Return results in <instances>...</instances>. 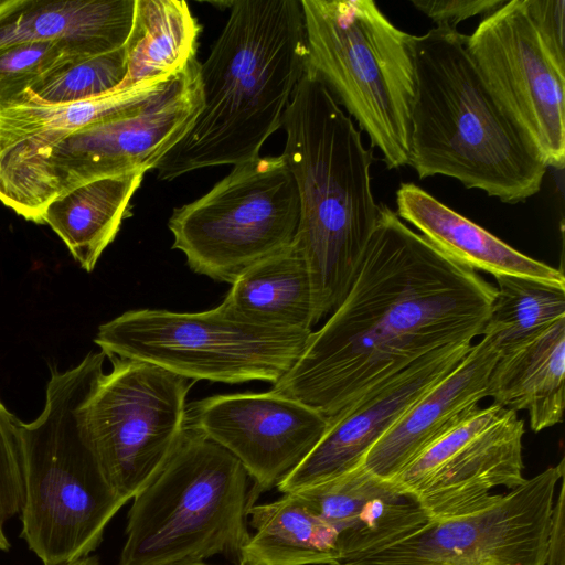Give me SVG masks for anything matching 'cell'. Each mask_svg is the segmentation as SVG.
<instances>
[{
    "label": "cell",
    "mask_w": 565,
    "mask_h": 565,
    "mask_svg": "<svg viewBox=\"0 0 565 565\" xmlns=\"http://www.w3.org/2000/svg\"><path fill=\"white\" fill-rule=\"evenodd\" d=\"M179 565H212V564H207L205 562H196V563H188V564H179Z\"/></svg>",
    "instance_id": "35"
},
{
    "label": "cell",
    "mask_w": 565,
    "mask_h": 565,
    "mask_svg": "<svg viewBox=\"0 0 565 565\" xmlns=\"http://www.w3.org/2000/svg\"><path fill=\"white\" fill-rule=\"evenodd\" d=\"M75 61L79 60L72 57L56 42L0 47V110L13 104L43 76Z\"/></svg>",
    "instance_id": "29"
},
{
    "label": "cell",
    "mask_w": 565,
    "mask_h": 565,
    "mask_svg": "<svg viewBox=\"0 0 565 565\" xmlns=\"http://www.w3.org/2000/svg\"><path fill=\"white\" fill-rule=\"evenodd\" d=\"M564 459L489 508L418 530L356 565H545Z\"/></svg>",
    "instance_id": "13"
},
{
    "label": "cell",
    "mask_w": 565,
    "mask_h": 565,
    "mask_svg": "<svg viewBox=\"0 0 565 565\" xmlns=\"http://www.w3.org/2000/svg\"><path fill=\"white\" fill-rule=\"evenodd\" d=\"M281 153L299 194L294 244L309 270L316 324L349 289L376 225L371 189L372 150L326 85L311 71L298 83L284 114Z\"/></svg>",
    "instance_id": "4"
},
{
    "label": "cell",
    "mask_w": 565,
    "mask_h": 565,
    "mask_svg": "<svg viewBox=\"0 0 565 565\" xmlns=\"http://www.w3.org/2000/svg\"><path fill=\"white\" fill-rule=\"evenodd\" d=\"M136 0H2L0 47L56 42L76 60L126 45Z\"/></svg>",
    "instance_id": "19"
},
{
    "label": "cell",
    "mask_w": 565,
    "mask_h": 565,
    "mask_svg": "<svg viewBox=\"0 0 565 565\" xmlns=\"http://www.w3.org/2000/svg\"><path fill=\"white\" fill-rule=\"evenodd\" d=\"M105 359L102 351L89 352L72 369L52 370L42 413L21 424V537L43 565L89 556L127 503L106 483L84 428L83 407Z\"/></svg>",
    "instance_id": "5"
},
{
    "label": "cell",
    "mask_w": 565,
    "mask_h": 565,
    "mask_svg": "<svg viewBox=\"0 0 565 565\" xmlns=\"http://www.w3.org/2000/svg\"><path fill=\"white\" fill-rule=\"evenodd\" d=\"M487 87L547 167L565 161V65L542 42L524 0L505 1L467 36Z\"/></svg>",
    "instance_id": "14"
},
{
    "label": "cell",
    "mask_w": 565,
    "mask_h": 565,
    "mask_svg": "<svg viewBox=\"0 0 565 565\" xmlns=\"http://www.w3.org/2000/svg\"><path fill=\"white\" fill-rule=\"evenodd\" d=\"M396 215L439 250L472 270L526 277L565 287L562 270L514 249L414 183L396 191Z\"/></svg>",
    "instance_id": "21"
},
{
    "label": "cell",
    "mask_w": 565,
    "mask_h": 565,
    "mask_svg": "<svg viewBox=\"0 0 565 565\" xmlns=\"http://www.w3.org/2000/svg\"><path fill=\"white\" fill-rule=\"evenodd\" d=\"M127 74L125 46L64 64L33 84L22 96L45 105L89 100L116 90Z\"/></svg>",
    "instance_id": "28"
},
{
    "label": "cell",
    "mask_w": 565,
    "mask_h": 565,
    "mask_svg": "<svg viewBox=\"0 0 565 565\" xmlns=\"http://www.w3.org/2000/svg\"><path fill=\"white\" fill-rule=\"evenodd\" d=\"M472 343L436 349L365 390L328 418V427L310 454L278 483L296 492L341 476L362 463L369 449L469 352Z\"/></svg>",
    "instance_id": "16"
},
{
    "label": "cell",
    "mask_w": 565,
    "mask_h": 565,
    "mask_svg": "<svg viewBox=\"0 0 565 565\" xmlns=\"http://www.w3.org/2000/svg\"><path fill=\"white\" fill-rule=\"evenodd\" d=\"M494 294L382 204L348 291L270 391L331 417L429 352L481 335Z\"/></svg>",
    "instance_id": "1"
},
{
    "label": "cell",
    "mask_w": 565,
    "mask_h": 565,
    "mask_svg": "<svg viewBox=\"0 0 565 565\" xmlns=\"http://www.w3.org/2000/svg\"><path fill=\"white\" fill-rule=\"evenodd\" d=\"M526 12L551 54L565 65L564 0H524Z\"/></svg>",
    "instance_id": "31"
},
{
    "label": "cell",
    "mask_w": 565,
    "mask_h": 565,
    "mask_svg": "<svg viewBox=\"0 0 565 565\" xmlns=\"http://www.w3.org/2000/svg\"><path fill=\"white\" fill-rule=\"evenodd\" d=\"M482 337L498 355L508 353L565 319V287L518 277L499 276Z\"/></svg>",
    "instance_id": "27"
},
{
    "label": "cell",
    "mask_w": 565,
    "mask_h": 565,
    "mask_svg": "<svg viewBox=\"0 0 565 565\" xmlns=\"http://www.w3.org/2000/svg\"><path fill=\"white\" fill-rule=\"evenodd\" d=\"M200 65L193 58L140 107L96 121L0 182V203L43 224L49 203L88 181L154 170L190 131L202 107Z\"/></svg>",
    "instance_id": "8"
},
{
    "label": "cell",
    "mask_w": 565,
    "mask_h": 565,
    "mask_svg": "<svg viewBox=\"0 0 565 565\" xmlns=\"http://www.w3.org/2000/svg\"><path fill=\"white\" fill-rule=\"evenodd\" d=\"M185 425L232 454L267 491L294 470L327 430L318 411L273 391L214 395L185 409Z\"/></svg>",
    "instance_id": "15"
},
{
    "label": "cell",
    "mask_w": 565,
    "mask_h": 565,
    "mask_svg": "<svg viewBox=\"0 0 565 565\" xmlns=\"http://www.w3.org/2000/svg\"><path fill=\"white\" fill-rule=\"evenodd\" d=\"M1 1H2V0H0V2H1Z\"/></svg>",
    "instance_id": "37"
},
{
    "label": "cell",
    "mask_w": 565,
    "mask_h": 565,
    "mask_svg": "<svg viewBox=\"0 0 565 565\" xmlns=\"http://www.w3.org/2000/svg\"><path fill=\"white\" fill-rule=\"evenodd\" d=\"M21 424L0 401V551L4 552L11 546L4 525L20 513L24 495Z\"/></svg>",
    "instance_id": "30"
},
{
    "label": "cell",
    "mask_w": 565,
    "mask_h": 565,
    "mask_svg": "<svg viewBox=\"0 0 565 565\" xmlns=\"http://www.w3.org/2000/svg\"><path fill=\"white\" fill-rule=\"evenodd\" d=\"M307 68L377 148L388 169L408 164L415 94L413 35L372 0H300Z\"/></svg>",
    "instance_id": "7"
},
{
    "label": "cell",
    "mask_w": 565,
    "mask_h": 565,
    "mask_svg": "<svg viewBox=\"0 0 565 565\" xmlns=\"http://www.w3.org/2000/svg\"><path fill=\"white\" fill-rule=\"evenodd\" d=\"M307 58L300 1H233L224 29L200 65L203 107L156 167L158 179L260 157L264 142L282 126Z\"/></svg>",
    "instance_id": "2"
},
{
    "label": "cell",
    "mask_w": 565,
    "mask_h": 565,
    "mask_svg": "<svg viewBox=\"0 0 565 565\" xmlns=\"http://www.w3.org/2000/svg\"><path fill=\"white\" fill-rule=\"evenodd\" d=\"M110 361L84 404V428L106 483L128 502L178 441L194 381L139 360Z\"/></svg>",
    "instance_id": "11"
},
{
    "label": "cell",
    "mask_w": 565,
    "mask_h": 565,
    "mask_svg": "<svg viewBox=\"0 0 565 565\" xmlns=\"http://www.w3.org/2000/svg\"><path fill=\"white\" fill-rule=\"evenodd\" d=\"M223 303L256 324L312 330L313 296L306 262L294 242L242 273Z\"/></svg>",
    "instance_id": "25"
},
{
    "label": "cell",
    "mask_w": 565,
    "mask_h": 565,
    "mask_svg": "<svg viewBox=\"0 0 565 565\" xmlns=\"http://www.w3.org/2000/svg\"><path fill=\"white\" fill-rule=\"evenodd\" d=\"M457 29L413 35L415 94L408 164L515 204L541 190L547 166L493 97Z\"/></svg>",
    "instance_id": "3"
},
{
    "label": "cell",
    "mask_w": 565,
    "mask_h": 565,
    "mask_svg": "<svg viewBox=\"0 0 565 565\" xmlns=\"http://www.w3.org/2000/svg\"><path fill=\"white\" fill-rule=\"evenodd\" d=\"M438 28L456 29V25L478 14L488 15L505 3V0H411Z\"/></svg>",
    "instance_id": "32"
},
{
    "label": "cell",
    "mask_w": 565,
    "mask_h": 565,
    "mask_svg": "<svg viewBox=\"0 0 565 565\" xmlns=\"http://www.w3.org/2000/svg\"><path fill=\"white\" fill-rule=\"evenodd\" d=\"M565 319L532 341L501 355L492 367L488 397L505 408L526 411L539 433L562 422L564 412Z\"/></svg>",
    "instance_id": "22"
},
{
    "label": "cell",
    "mask_w": 565,
    "mask_h": 565,
    "mask_svg": "<svg viewBox=\"0 0 565 565\" xmlns=\"http://www.w3.org/2000/svg\"><path fill=\"white\" fill-rule=\"evenodd\" d=\"M66 565H100L97 556H86Z\"/></svg>",
    "instance_id": "34"
},
{
    "label": "cell",
    "mask_w": 565,
    "mask_h": 565,
    "mask_svg": "<svg viewBox=\"0 0 565 565\" xmlns=\"http://www.w3.org/2000/svg\"><path fill=\"white\" fill-rule=\"evenodd\" d=\"M255 533L242 547L238 565H320L342 562L334 531L296 493L252 504Z\"/></svg>",
    "instance_id": "24"
},
{
    "label": "cell",
    "mask_w": 565,
    "mask_h": 565,
    "mask_svg": "<svg viewBox=\"0 0 565 565\" xmlns=\"http://www.w3.org/2000/svg\"><path fill=\"white\" fill-rule=\"evenodd\" d=\"M524 422L513 409L479 405L423 449L391 481L411 494L428 521H447L489 508L525 482Z\"/></svg>",
    "instance_id": "12"
},
{
    "label": "cell",
    "mask_w": 565,
    "mask_h": 565,
    "mask_svg": "<svg viewBox=\"0 0 565 565\" xmlns=\"http://www.w3.org/2000/svg\"><path fill=\"white\" fill-rule=\"evenodd\" d=\"M299 218L298 189L280 154L235 164L207 193L175 207L168 227L194 273L232 284L292 244Z\"/></svg>",
    "instance_id": "10"
},
{
    "label": "cell",
    "mask_w": 565,
    "mask_h": 565,
    "mask_svg": "<svg viewBox=\"0 0 565 565\" xmlns=\"http://www.w3.org/2000/svg\"><path fill=\"white\" fill-rule=\"evenodd\" d=\"M200 26L182 0H136L125 45L127 74L117 88L150 79H171L195 58Z\"/></svg>",
    "instance_id": "26"
},
{
    "label": "cell",
    "mask_w": 565,
    "mask_h": 565,
    "mask_svg": "<svg viewBox=\"0 0 565 565\" xmlns=\"http://www.w3.org/2000/svg\"><path fill=\"white\" fill-rule=\"evenodd\" d=\"M545 565H565V484L564 477L554 501Z\"/></svg>",
    "instance_id": "33"
},
{
    "label": "cell",
    "mask_w": 565,
    "mask_h": 565,
    "mask_svg": "<svg viewBox=\"0 0 565 565\" xmlns=\"http://www.w3.org/2000/svg\"><path fill=\"white\" fill-rule=\"evenodd\" d=\"M311 331L256 324L222 302L200 312L129 310L100 324L94 342L106 358L148 362L194 382L275 384Z\"/></svg>",
    "instance_id": "9"
},
{
    "label": "cell",
    "mask_w": 565,
    "mask_h": 565,
    "mask_svg": "<svg viewBox=\"0 0 565 565\" xmlns=\"http://www.w3.org/2000/svg\"><path fill=\"white\" fill-rule=\"evenodd\" d=\"M294 493L334 531L344 563L372 556L428 521L411 494L362 463Z\"/></svg>",
    "instance_id": "17"
},
{
    "label": "cell",
    "mask_w": 565,
    "mask_h": 565,
    "mask_svg": "<svg viewBox=\"0 0 565 565\" xmlns=\"http://www.w3.org/2000/svg\"><path fill=\"white\" fill-rule=\"evenodd\" d=\"M329 565H356V564H354V563L338 562V563H332V564H329Z\"/></svg>",
    "instance_id": "36"
},
{
    "label": "cell",
    "mask_w": 565,
    "mask_h": 565,
    "mask_svg": "<svg viewBox=\"0 0 565 565\" xmlns=\"http://www.w3.org/2000/svg\"><path fill=\"white\" fill-rule=\"evenodd\" d=\"M145 172L99 178L52 200L42 222L64 242L74 259L92 271L129 215L130 200Z\"/></svg>",
    "instance_id": "23"
},
{
    "label": "cell",
    "mask_w": 565,
    "mask_h": 565,
    "mask_svg": "<svg viewBox=\"0 0 565 565\" xmlns=\"http://www.w3.org/2000/svg\"><path fill=\"white\" fill-rule=\"evenodd\" d=\"M498 352L483 338L431 386L366 452L362 465L373 475L393 479L423 449L461 416L488 397Z\"/></svg>",
    "instance_id": "18"
},
{
    "label": "cell",
    "mask_w": 565,
    "mask_h": 565,
    "mask_svg": "<svg viewBox=\"0 0 565 565\" xmlns=\"http://www.w3.org/2000/svg\"><path fill=\"white\" fill-rule=\"evenodd\" d=\"M248 475L223 447L185 425L168 458L132 498L118 565L238 559L247 530Z\"/></svg>",
    "instance_id": "6"
},
{
    "label": "cell",
    "mask_w": 565,
    "mask_h": 565,
    "mask_svg": "<svg viewBox=\"0 0 565 565\" xmlns=\"http://www.w3.org/2000/svg\"><path fill=\"white\" fill-rule=\"evenodd\" d=\"M171 79L143 81L72 104L45 105L19 97L0 110V182L74 131L140 107Z\"/></svg>",
    "instance_id": "20"
}]
</instances>
